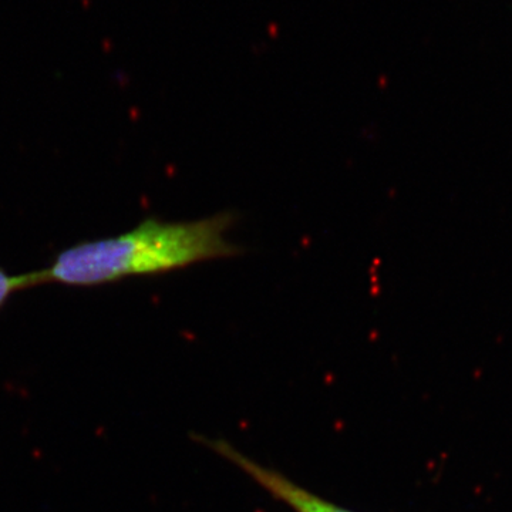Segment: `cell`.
<instances>
[{
    "label": "cell",
    "mask_w": 512,
    "mask_h": 512,
    "mask_svg": "<svg viewBox=\"0 0 512 512\" xmlns=\"http://www.w3.org/2000/svg\"><path fill=\"white\" fill-rule=\"evenodd\" d=\"M234 222L231 212L184 222L147 218L116 237L64 249L52 265L40 269V275L43 284L97 286L231 258L241 254V248L227 238Z\"/></svg>",
    "instance_id": "1"
},
{
    "label": "cell",
    "mask_w": 512,
    "mask_h": 512,
    "mask_svg": "<svg viewBox=\"0 0 512 512\" xmlns=\"http://www.w3.org/2000/svg\"><path fill=\"white\" fill-rule=\"evenodd\" d=\"M194 440L204 444L215 454L244 471L256 484L261 485L266 493L271 494L276 500L282 501L295 512H353L311 493L301 485L293 483L279 471L252 460L227 440L208 439V437L201 436H194Z\"/></svg>",
    "instance_id": "2"
},
{
    "label": "cell",
    "mask_w": 512,
    "mask_h": 512,
    "mask_svg": "<svg viewBox=\"0 0 512 512\" xmlns=\"http://www.w3.org/2000/svg\"><path fill=\"white\" fill-rule=\"evenodd\" d=\"M40 271L29 274L10 275L5 269L0 268V308L9 301L10 296L32 286L42 285Z\"/></svg>",
    "instance_id": "3"
}]
</instances>
